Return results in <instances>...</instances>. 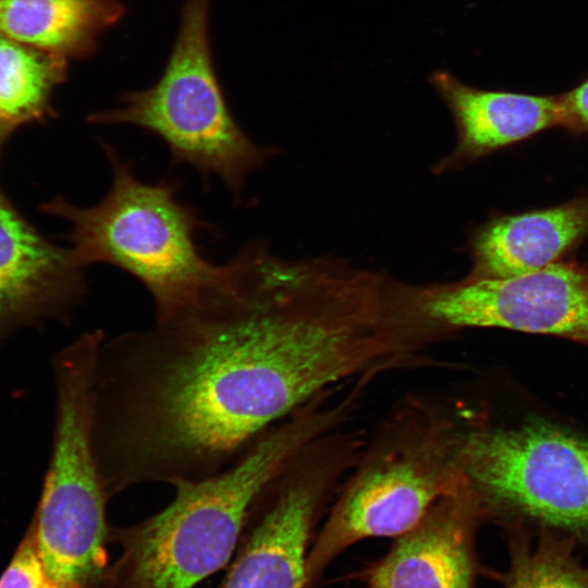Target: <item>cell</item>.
I'll use <instances>...</instances> for the list:
<instances>
[{
	"label": "cell",
	"mask_w": 588,
	"mask_h": 588,
	"mask_svg": "<svg viewBox=\"0 0 588 588\" xmlns=\"http://www.w3.org/2000/svg\"><path fill=\"white\" fill-rule=\"evenodd\" d=\"M400 351L372 272L250 243L196 304L102 340L93 442L105 492L212 476L319 393L394 369Z\"/></svg>",
	"instance_id": "cell-1"
},
{
	"label": "cell",
	"mask_w": 588,
	"mask_h": 588,
	"mask_svg": "<svg viewBox=\"0 0 588 588\" xmlns=\"http://www.w3.org/2000/svg\"><path fill=\"white\" fill-rule=\"evenodd\" d=\"M351 415L347 399L322 392L265 430L225 469L176 485L160 512L110 528L109 542L121 554L109 565L106 588H193L222 568L264 486L297 451Z\"/></svg>",
	"instance_id": "cell-2"
},
{
	"label": "cell",
	"mask_w": 588,
	"mask_h": 588,
	"mask_svg": "<svg viewBox=\"0 0 588 588\" xmlns=\"http://www.w3.org/2000/svg\"><path fill=\"white\" fill-rule=\"evenodd\" d=\"M463 403L407 395L379 422L342 482L307 559L308 587L348 547L413 528L464 481Z\"/></svg>",
	"instance_id": "cell-3"
},
{
	"label": "cell",
	"mask_w": 588,
	"mask_h": 588,
	"mask_svg": "<svg viewBox=\"0 0 588 588\" xmlns=\"http://www.w3.org/2000/svg\"><path fill=\"white\" fill-rule=\"evenodd\" d=\"M111 166L108 193L96 205L79 207L62 197L41 205L63 219L74 261L114 266L149 292L157 319L196 304L221 279L224 264L208 260L196 241L206 228L196 208L179 200L170 181L147 183L109 143H101Z\"/></svg>",
	"instance_id": "cell-4"
},
{
	"label": "cell",
	"mask_w": 588,
	"mask_h": 588,
	"mask_svg": "<svg viewBox=\"0 0 588 588\" xmlns=\"http://www.w3.org/2000/svg\"><path fill=\"white\" fill-rule=\"evenodd\" d=\"M458 461L487 522L534 523L588 542V430L464 405Z\"/></svg>",
	"instance_id": "cell-5"
},
{
	"label": "cell",
	"mask_w": 588,
	"mask_h": 588,
	"mask_svg": "<svg viewBox=\"0 0 588 588\" xmlns=\"http://www.w3.org/2000/svg\"><path fill=\"white\" fill-rule=\"evenodd\" d=\"M96 339L82 335L53 357L54 427L27 536L47 572L68 588H106L109 501L93 442Z\"/></svg>",
	"instance_id": "cell-6"
},
{
	"label": "cell",
	"mask_w": 588,
	"mask_h": 588,
	"mask_svg": "<svg viewBox=\"0 0 588 588\" xmlns=\"http://www.w3.org/2000/svg\"><path fill=\"white\" fill-rule=\"evenodd\" d=\"M210 0H186L175 42L158 82L130 91L93 124H128L157 135L177 163L217 176L240 201L248 174L278 149L255 143L231 113L210 51Z\"/></svg>",
	"instance_id": "cell-7"
},
{
	"label": "cell",
	"mask_w": 588,
	"mask_h": 588,
	"mask_svg": "<svg viewBox=\"0 0 588 588\" xmlns=\"http://www.w3.org/2000/svg\"><path fill=\"white\" fill-rule=\"evenodd\" d=\"M364 437L344 427L297 451L253 501L220 588H309L316 528L354 466Z\"/></svg>",
	"instance_id": "cell-8"
},
{
	"label": "cell",
	"mask_w": 588,
	"mask_h": 588,
	"mask_svg": "<svg viewBox=\"0 0 588 588\" xmlns=\"http://www.w3.org/2000/svg\"><path fill=\"white\" fill-rule=\"evenodd\" d=\"M403 304L425 348L466 328L554 335L588 347V268L573 261L509 278L405 284Z\"/></svg>",
	"instance_id": "cell-9"
},
{
	"label": "cell",
	"mask_w": 588,
	"mask_h": 588,
	"mask_svg": "<svg viewBox=\"0 0 588 588\" xmlns=\"http://www.w3.org/2000/svg\"><path fill=\"white\" fill-rule=\"evenodd\" d=\"M83 269L0 186V342L26 326L66 322L86 293Z\"/></svg>",
	"instance_id": "cell-10"
},
{
	"label": "cell",
	"mask_w": 588,
	"mask_h": 588,
	"mask_svg": "<svg viewBox=\"0 0 588 588\" xmlns=\"http://www.w3.org/2000/svg\"><path fill=\"white\" fill-rule=\"evenodd\" d=\"M486 522L464 479L358 576L367 588H475L476 534Z\"/></svg>",
	"instance_id": "cell-11"
},
{
	"label": "cell",
	"mask_w": 588,
	"mask_h": 588,
	"mask_svg": "<svg viewBox=\"0 0 588 588\" xmlns=\"http://www.w3.org/2000/svg\"><path fill=\"white\" fill-rule=\"evenodd\" d=\"M430 84L449 108L456 127L453 150L432 172L460 169L544 130L561 126L558 96L480 89L446 71H434Z\"/></svg>",
	"instance_id": "cell-12"
},
{
	"label": "cell",
	"mask_w": 588,
	"mask_h": 588,
	"mask_svg": "<svg viewBox=\"0 0 588 588\" xmlns=\"http://www.w3.org/2000/svg\"><path fill=\"white\" fill-rule=\"evenodd\" d=\"M588 237V198L499 216L478 228L469 249L474 279L515 277L563 261Z\"/></svg>",
	"instance_id": "cell-13"
},
{
	"label": "cell",
	"mask_w": 588,
	"mask_h": 588,
	"mask_svg": "<svg viewBox=\"0 0 588 588\" xmlns=\"http://www.w3.org/2000/svg\"><path fill=\"white\" fill-rule=\"evenodd\" d=\"M123 14L118 0H0V36L78 60Z\"/></svg>",
	"instance_id": "cell-14"
},
{
	"label": "cell",
	"mask_w": 588,
	"mask_h": 588,
	"mask_svg": "<svg viewBox=\"0 0 588 588\" xmlns=\"http://www.w3.org/2000/svg\"><path fill=\"white\" fill-rule=\"evenodd\" d=\"M68 62L0 36V158L19 128L56 117L51 100L68 77Z\"/></svg>",
	"instance_id": "cell-15"
},
{
	"label": "cell",
	"mask_w": 588,
	"mask_h": 588,
	"mask_svg": "<svg viewBox=\"0 0 588 588\" xmlns=\"http://www.w3.org/2000/svg\"><path fill=\"white\" fill-rule=\"evenodd\" d=\"M502 527L511 556L509 569L498 575L505 588H588V566L575 555L574 537L539 527L532 546L523 524Z\"/></svg>",
	"instance_id": "cell-16"
},
{
	"label": "cell",
	"mask_w": 588,
	"mask_h": 588,
	"mask_svg": "<svg viewBox=\"0 0 588 588\" xmlns=\"http://www.w3.org/2000/svg\"><path fill=\"white\" fill-rule=\"evenodd\" d=\"M0 588H68L47 572L32 539L25 535L0 577Z\"/></svg>",
	"instance_id": "cell-17"
},
{
	"label": "cell",
	"mask_w": 588,
	"mask_h": 588,
	"mask_svg": "<svg viewBox=\"0 0 588 588\" xmlns=\"http://www.w3.org/2000/svg\"><path fill=\"white\" fill-rule=\"evenodd\" d=\"M559 97L561 126L574 133L588 132V79Z\"/></svg>",
	"instance_id": "cell-18"
}]
</instances>
